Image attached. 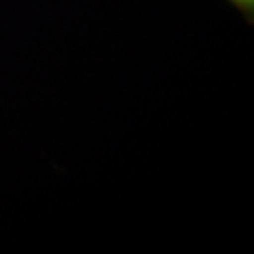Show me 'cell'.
<instances>
[{
  "label": "cell",
  "instance_id": "obj_1",
  "mask_svg": "<svg viewBox=\"0 0 254 254\" xmlns=\"http://www.w3.org/2000/svg\"><path fill=\"white\" fill-rule=\"evenodd\" d=\"M226 2L245 17L250 27H254V0H226Z\"/></svg>",
  "mask_w": 254,
  "mask_h": 254
}]
</instances>
